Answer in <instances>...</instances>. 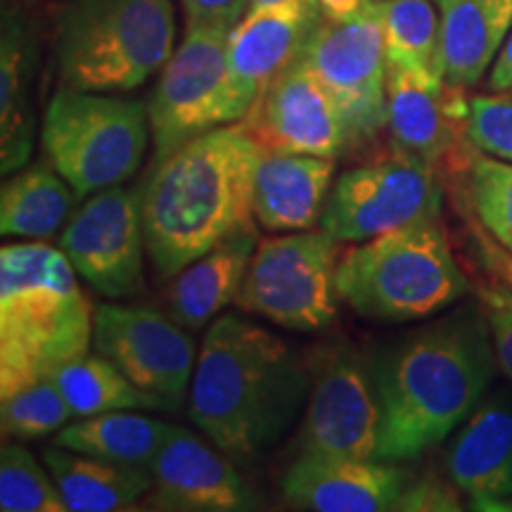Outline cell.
<instances>
[{
    "mask_svg": "<svg viewBox=\"0 0 512 512\" xmlns=\"http://www.w3.org/2000/svg\"><path fill=\"white\" fill-rule=\"evenodd\" d=\"M496 366L479 304L384 351L373 363L382 408L377 460L406 463L451 437L482 403Z\"/></svg>",
    "mask_w": 512,
    "mask_h": 512,
    "instance_id": "1",
    "label": "cell"
},
{
    "mask_svg": "<svg viewBox=\"0 0 512 512\" xmlns=\"http://www.w3.org/2000/svg\"><path fill=\"white\" fill-rule=\"evenodd\" d=\"M311 392V370L285 339L238 313L204 332L188 415L235 463H254L292 430Z\"/></svg>",
    "mask_w": 512,
    "mask_h": 512,
    "instance_id": "2",
    "label": "cell"
},
{
    "mask_svg": "<svg viewBox=\"0 0 512 512\" xmlns=\"http://www.w3.org/2000/svg\"><path fill=\"white\" fill-rule=\"evenodd\" d=\"M261 145L240 124L216 126L157 159L143 185L147 256L159 278H176L219 242L254 223Z\"/></svg>",
    "mask_w": 512,
    "mask_h": 512,
    "instance_id": "3",
    "label": "cell"
},
{
    "mask_svg": "<svg viewBox=\"0 0 512 512\" xmlns=\"http://www.w3.org/2000/svg\"><path fill=\"white\" fill-rule=\"evenodd\" d=\"M95 311L62 249L43 240L0 249V396L88 354Z\"/></svg>",
    "mask_w": 512,
    "mask_h": 512,
    "instance_id": "4",
    "label": "cell"
},
{
    "mask_svg": "<svg viewBox=\"0 0 512 512\" xmlns=\"http://www.w3.org/2000/svg\"><path fill=\"white\" fill-rule=\"evenodd\" d=\"M176 50L174 0H62L53 55L62 86L124 93L162 72Z\"/></svg>",
    "mask_w": 512,
    "mask_h": 512,
    "instance_id": "5",
    "label": "cell"
},
{
    "mask_svg": "<svg viewBox=\"0 0 512 512\" xmlns=\"http://www.w3.org/2000/svg\"><path fill=\"white\" fill-rule=\"evenodd\" d=\"M337 297L358 316L411 323L456 304L470 290L439 219L384 233L337 261Z\"/></svg>",
    "mask_w": 512,
    "mask_h": 512,
    "instance_id": "6",
    "label": "cell"
},
{
    "mask_svg": "<svg viewBox=\"0 0 512 512\" xmlns=\"http://www.w3.org/2000/svg\"><path fill=\"white\" fill-rule=\"evenodd\" d=\"M147 133L150 114L140 100L60 86L43 114L41 143L46 162L83 200L136 174Z\"/></svg>",
    "mask_w": 512,
    "mask_h": 512,
    "instance_id": "7",
    "label": "cell"
},
{
    "mask_svg": "<svg viewBox=\"0 0 512 512\" xmlns=\"http://www.w3.org/2000/svg\"><path fill=\"white\" fill-rule=\"evenodd\" d=\"M339 256V240L328 230H297L261 240L235 302L280 328L323 330L337 316Z\"/></svg>",
    "mask_w": 512,
    "mask_h": 512,
    "instance_id": "8",
    "label": "cell"
},
{
    "mask_svg": "<svg viewBox=\"0 0 512 512\" xmlns=\"http://www.w3.org/2000/svg\"><path fill=\"white\" fill-rule=\"evenodd\" d=\"M228 34L211 27H185L181 46L159 72L147 102L155 162L216 126L242 121L228 81Z\"/></svg>",
    "mask_w": 512,
    "mask_h": 512,
    "instance_id": "9",
    "label": "cell"
},
{
    "mask_svg": "<svg viewBox=\"0 0 512 512\" xmlns=\"http://www.w3.org/2000/svg\"><path fill=\"white\" fill-rule=\"evenodd\" d=\"M439 171L394 150L332 183L320 226L339 242H368L411 223L439 219Z\"/></svg>",
    "mask_w": 512,
    "mask_h": 512,
    "instance_id": "10",
    "label": "cell"
},
{
    "mask_svg": "<svg viewBox=\"0 0 512 512\" xmlns=\"http://www.w3.org/2000/svg\"><path fill=\"white\" fill-rule=\"evenodd\" d=\"M309 370L299 453L377 460L382 408L373 363L351 344H328L311 358Z\"/></svg>",
    "mask_w": 512,
    "mask_h": 512,
    "instance_id": "11",
    "label": "cell"
},
{
    "mask_svg": "<svg viewBox=\"0 0 512 512\" xmlns=\"http://www.w3.org/2000/svg\"><path fill=\"white\" fill-rule=\"evenodd\" d=\"M299 57L342 110L351 147L380 136L387 126V53L380 12L344 22L320 17Z\"/></svg>",
    "mask_w": 512,
    "mask_h": 512,
    "instance_id": "12",
    "label": "cell"
},
{
    "mask_svg": "<svg viewBox=\"0 0 512 512\" xmlns=\"http://www.w3.org/2000/svg\"><path fill=\"white\" fill-rule=\"evenodd\" d=\"M183 328L152 306L102 304L93 318V347L162 411H178L197 366L195 342Z\"/></svg>",
    "mask_w": 512,
    "mask_h": 512,
    "instance_id": "13",
    "label": "cell"
},
{
    "mask_svg": "<svg viewBox=\"0 0 512 512\" xmlns=\"http://www.w3.org/2000/svg\"><path fill=\"white\" fill-rule=\"evenodd\" d=\"M60 249L95 292L110 299L143 292V188L119 183L93 192L64 226Z\"/></svg>",
    "mask_w": 512,
    "mask_h": 512,
    "instance_id": "14",
    "label": "cell"
},
{
    "mask_svg": "<svg viewBox=\"0 0 512 512\" xmlns=\"http://www.w3.org/2000/svg\"><path fill=\"white\" fill-rule=\"evenodd\" d=\"M467 88L387 64V126L392 147L451 176L475 147L467 140Z\"/></svg>",
    "mask_w": 512,
    "mask_h": 512,
    "instance_id": "15",
    "label": "cell"
},
{
    "mask_svg": "<svg viewBox=\"0 0 512 512\" xmlns=\"http://www.w3.org/2000/svg\"><path fill=\"white\" fill-rule=\"evenodd\" d=\"M240 124L261 150L337 159L351 147L342 110L302 57L268 83Z\"/></svg>",
    "mask_w": 512,
    "mask_h": 512,
    "instance_id": "16",
    "label": "cell"
},
{
    "mask_svg": "<svg viewBox=\"0 0 512 512\" xmlns=\"http://www.w3.org/2000/svg\"><path fill=\"white\" fill-rule=\"evenodd\" d=\"M150 472V503L157 510L247 512L261 505L235 460L183 427H171Z\"/></svg>",
    "mask_w": 512,
    "mask_h": 512,
    "instance_id": "17",
    "label": "cell"
},
{
    "mask_svg": "<svg viewBox=\"0 0 512 512\" xmlns=\"http://www.w3.org/2000/svg\"><path fill=\"white\" fill-rule=\"evenodd\" d=\"M411 472L373 458H328L302 453L283 479L292 505L316 512L394 510Z\"/></svg>",
    "mask_w": 512,
    "mask_h": 512,
    "instance_id": "18",
    "label": "cell"
},
{
    "mask_svg": "<svg viewBox=\"0 0 512 512\" xmlns=\"http://www.w3.org/2000/svg\"><path fill=\"white\" fill-rule=\"evenodd\" d=\"M320 17L302 10H254L235 24L226 46L228 81L245 117L268 83L299 60Z\"/></svg>",
    "mask_w": 512,
    "mask_h": 512,
    "instance_id": "19",
    "label": "cell"
},
{
    "mask_svg": "<svg viewBox=\"0 0 512 512\" xmlns=\"http://www.w3.org/2000/svg\"><path fill=\"white\" fill-rule=\"evenodd\" d=\"M38 41L24 8L3 5L0 22V171L8 178L34 152Z\"/></svg>",
    "mask_w": 512,
    "mask_h": 512,
    "instance_id": "20",
    "label": "cell"
},
{
    "mask_svg": "<svg viewBox=\"0 0 512 512\" xmlns=\"http://www.w3.org/2000/svg\"><path fill=\"white\" fill-rule=\"evenodd\" d=\"M335 159L261 150L254 174V216L271 233L311 230L323 219Z\"/></svg>",
    "mask_w": 512,
    "mask_h": 512,
    "instance_id": "21",
    "label": "cell"
},
{
    "mask_svg": "<svg viewBox=\"0 0 512 512\" xmlns=\"http://www.w3.org/2000/svg\"><path fill=\"white\" fill-rule=\"evenodd\" d=\"M446 470L470 505L512 496V396L482 399L448 446Z\"/></svg>",
    "mask_w": 512,
    "mask_h": 512,
    "instance_id": "22",
    "label": "cell"
},
{
    "mask_svg": "<svg viewBox=\"0 0 512 512\" xmlns=\"http://www.w3.org/2000/svg\"><path fill=\"white\" fill-rule=\"evenodd\" d=\"M441 22L444 79L475 88L491 72L512 29V0H434Z\"/></svg>",
    "mask_w": 512,
    "mask_h": 512,
    "instance_id": "23",
    "label": "cell"
},
{
    "mask_svg": "<svg viewBox=\"0 0 512 512\" xmlns=\"http://www.w3.org/2000/svg\"><path fill=\"white\" fill-rule=\"evenodd\" d=\"M259 247L256 226H245L192 261L174 278L169 292L171 316L188 330H200L238 299L249 261Z\"/></svg>",
    "mask_w": 512,
    "mask_h": 512,
    "instance_id": "24",
    "label": "cell"
},
{
    "mask_svg": "<svg viewBox=\"0 0 512 512\" xmlns=\"http://www.w3.org/2000/svg\"><path fill=\"white\" fill-rule=\"evenodd\" d=\"M43 463L72 512L131 510L155 484L145 467L110 463L55 444L43 451Z\"/></svg>",
    "mask_w": 512,
    "mask_h": 512,
    "instance_id": "25",
    "label": "cell"
},
{
    "mask_svg": "<svg viewBox=\"0 0 512 512\" xmlns=\"http://www.w3.org/2000/svg\"><path fill=\"white\" fill-rule=\"evenodd\" d=\"M76 200L81 197L50 162L24 166L0 190V233L5 238H53L69 219Z\"/></svg>",
    "mask_w": 512,
    "mask_h": 512,
    "instance_id": "26",
    "label": "cell"
},
{
    "mask_svg": "<svg viewBox=\"0 0 512 512\" xmlns=\"http://www.w3.org/2000/svg\"><path fill=\"white\" fill-rule=\"evenodd\" d=\"M171 427L133 411H110L81 418L55 434V446L110 460V463L150 470Z\"/></svg>",
    "mask_w": 512,
    "mask_h": 512,
    "instance_id": "27",
    "label": "cell"
},
{
    "mask_svg": "<svg viewBox=\"0 0 512 512\" xmlns=\"http://www.w3.org/2000/svg\"><path fill=\"white\" fill-rule=\"evenodd\" d=\"M74 418L110 411H162L159 403L138 389L110 358L102 354H83L67 361L50 375Z\"/></svg>",
    "mask_w": 512,
    "mask_h": 512,
    "instance_id": "28",
    "label": "cell"
},
{
    "mask_svg": "<svg viewBox=\"0 0 512 512\" xmlns=\"http://www.w3.org/2000/svg\"><path fill=\"white\" fill-rule=\"evenodd\" d=\"M387 64L444 79L441 22L434 0H377Z\"/></svg>",
    "mask_w": 512,
    "mask_h": 512,
    "instance_id": "29",
    "label": "cell"
},
{
    "mask_svg": "<svg viewBox=\"0 0 512 512\" xmlns=\"http://www.w3.org/2000/svg\"><path fill=\"white\" fill-rule=\"evenodd\" d=\"M460 176L467 211L512 252V162L472 150Z\"/></svg>",
    "mask_w": 512,
    "mask_h": 512,
    "instance_id": "30",
    "label": "cell"
},
{
    "mask_svg": "<svg viewBox=\"0 0 512 512\" xmlns=\"http://www.w3.org/2000/svg\"><path fill=\"white\" fill-rule=\"evenodd\" d=\"M50 472V470H48ZM38 465L22 444L5 441L0 448V510L3 512H64L67 503L55 477Z\"/></svg>",
    "mask_w": 512,
    "mask_h": 512,
    "instance_id": "31",
    "label": "cell"
},
{
    "mask_svg": "<svg viewBox=\"0 0 512 512\" xmlns=\"http://www.w3.org/2000/svg\"><path fill=\"white\" fill-rule=\"evenodd\" d=\"M74 418L57 384L46 377L17 392L0 396V425L5 439H41L60 432Z\"/></svg>",
    "mask_w": 512,
    "mask_h": 512,
    "instance_id": "32",
    "label": "cell"
},
{
    "mask_svg": "<svg viewBox=\"0 0 512 512\" xmlns=\"http://www.w3.org/2000/svg\"><path fill=\"white\" fill-rule=\"evenodd\" d=\"M467 140L484 155L512 162V93L472 95Z\"/></svg>",
    "mask_w": 512,
    "mask_h": 512,
    "instance_id": "33",
    "label": "cell"
},
{
    "mask_svg": "<svg viewBox=\"0 0 512 512\" xmlns=\"http://www.w3.org/2000/svg\"><path fill=\"white\" fill-rule=\"evenodd\" d=\"M475 294L489 323L491 339H494L498 368L512 382V287L501 280H491V283L477 285Z\"/></svg>",
    "mask_w": 512,
    "mask_h": 512,
    "instance_id": "34",
    "label": "cell"
},
{
    "mask_svg": "<svg viewBox=\"0 0 512 512\" xmlns=\"http://www.w3.org/2000/svg\"><path fill=\"white\" fill-rule=\"evenodd\" d=\"M456 484L441 482L439 477L425 475L420 479H411L399 501L394 503V510L399 512H458L463 510Z\"/></svg>",
    "mask_w": 512,
    "mask_h": 512,
    "instance_id": "35",
    "label": "cell"
},
{
    "mask_svg": "<svg viewBox=\"0 0 512 512\" xmlns=\"http://www.w3.org/2000/svg\"><path fill=\"white\" fill-rule=\"evenodd\" d=\"M463 219L467 226V235H470V245L472 252H475V259L484 266V271L491 273V278L501 280V283L512 287V252H508V249H505L501 242H498L494 235L470 214V211L463 214Z\"/></svg>",
    "mask_w": 512,
    "mask_h": 512,
    "instance_id": "36",
    "label": "cell"
},
{
    "mask_svg": "<svg viewBox=\"0 0 512 512\" xmlns=\"http://www.w3.org/2000/svg\"><path fill=\"white\" fill-rule=\"evenodd\" d=\"M185 27H211L233 31L245 17L247 0H178Z\"/></svg>",
    "mask_w": 512,
    "mask_h": 512,
    "instance_id": "37",
    "label": "cell"
},
{
    "mask_svg": "<svg viewBox=\"0 0 512 512\" xmlns=\"http://www.w3.org/2000/svg\"><path fill=\"white\" fill-rule=\"evenodd\" d=\"M318 12L328 19H356L368 15V12L377 10V0H311Z\"/></svg>",
    "mask_w": 512,
    "mask_h": 512,
    "instance_id": "38",
    "label": "cell"
},
{
    "mask_svg": "<svg viewBox=\"0 0 512 512\" xmlns=\"http://www.w3.org/2000/svg\"><path fill=\"white\" fill-rule=\"evenodd\" d=\"M486 83H489L491 93H512V29L508 38H505L494 67H491L489 81Z\"/></svg>",
    "mask_w": 512,
    "mask_h": 512,
    "instance_id": "39",
    "label": "cell"
},
{
    "mask_svg": "<svg viewBox=\"0 0 512 512\" xmlns=\"http://www.w3.org/2000/svg\"><path fill=\"white\" fill-rule=\"evenodd\" d=\"M254 10H302L318 12L311 0H247V12Z\"/></svg>",
    "mask_w": 512,
    "mask_h": 512,
    "instance_id": "40",
    "label": "cell"
},
{
    "mask_svg": "<svg viewBox=\"0 0 512 512\" xmlns=\"http://www.w3.org/2000/svg\"><path fill=\"white\" fill-rule=\"evenodd\" d=\"M470 510H479V512H512V496L501 498V501H482L470 505Z\"/></svg>",
    "mask_w": 512,
    "mask_h": 512,
    "instance_id": "41",
    "label": "cell"
},
{
    "mask_svg": "<svg viewBox=\"0 0 512 512\" xmlns=\"http://www.w3.org/2000/svg\"><path fill=\"white\" fill-rule=\"evenodd\" d=\"M38 0H3V5H17V8H27V5H34Z\"/></svg>",
    "mask_w": 512,
    "mask_h": 512,
    "instance_id": "42",
    "label": "cell"
}]
</instances>
